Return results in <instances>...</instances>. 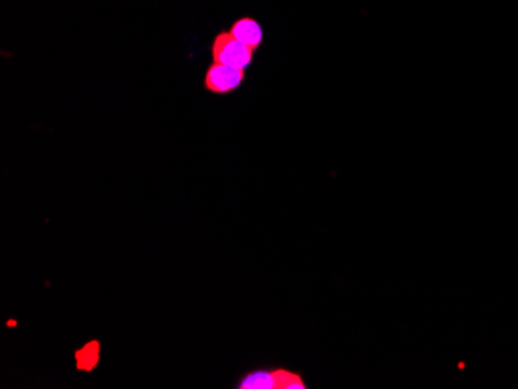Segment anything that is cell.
Segmentation results:
<instances>
[{
    "label": "cell",
    "mask_w": 518,
    "mask_h": 389,
    "mask_svg": "<svg viewBox=\"0 0 518 389\" xmlns=\"http://www.w3.org/2000/svg\"><path fill=\"white\" fill-rule=\"evenodd\" d=\"M211 55H213V62L246 70L252 64L255 50L238 41L230 31H222L211 45Z\"/></svg>",
    "instance_id": "cell-1"
},
{
    "label": "cell",
    "mask_w": 518,
    "mask_h": 389,
    "mask_svg": "<svg viewBox=\"0 0 518 389\" xmlns=\"http://www.w3.org/2000/svg\"><path fill=\"white\" fill-rule=\"evenodd\" d=\"M244 80H246V70L213 62L205 73L204 86L208 92L227 95V93L235 92L244 83Z\"/></svg>",
    "instance_id": "cell-2"
},
{
    "label": "cell",
    "mask_w": 518,
    "mask_h": 389,
    "mask_svg": "<svg viewBox=\"0 0 518 389\" xmlns=\"http://www.w3.org/2000/svg\"><path fill=\"white\" fill-rule=\"evenodd\" d=\"M228 31H230L238 41H241L242 44H246L247 47L255 50V52L261 47V44H263V27H261L259 22H256L255 19H238V21L233 22L232 27H230Z\"/></svg>",
    "instance_id": "cell-3"
},
{
    "label": "cell",
    "mask_w": 518,
    "mask_h": 389,
    "mask_svg": "<svg viewBox=\"0 0 518 389\" xmlns=\"http://www.w3.org/2000/svg\"><path fill=\"white\" fill-rule=\"evenodd\" d=\"M239 389H278L277 369L275 371L250 372L239 382Z\"/></svg>",
    "instance_id": "cell-4"
},
{
    "label": "cell",
    "mask_w": 518,
    "mask_h": 389,
    "mask_svg": "<svg viewBox=\"0 0 518 389\" xmlns=\"http://www.w3.org/2000/svg\"><path fill=\"white\" fill-rule=\"evenodd\" d=\"M278 389H306L303 377L297 372L277 369Z\"/></svg>",
    "instance_id": "cell-5"
}]
</instances>
